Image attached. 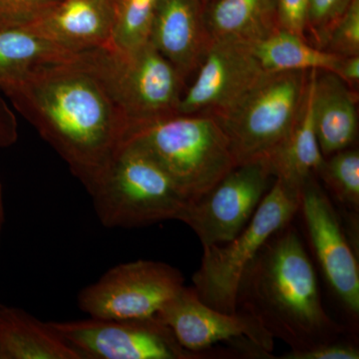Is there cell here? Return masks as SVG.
<instances>
[{
  "instance_id": "cell-15",
  "label": "cell",
  "mask_w": 359,
  "mask_h": 359,
  "mask_svg": "<svg viewBox=\"0 0 359 359\" xmlns=\"http://www.w3.org/2000/svg\"><path fill=\"white\" fill-rule=\"evenodd\" d=\"M114 18V0H60L26 26L59 48L78 54L109 46Z\"/></svg>"
},
{
  "instance_id": "cell-26",
  "label": "cell",
  "mask_w": 359,
  "mask_h": 359,
  "mask_svg": "<svg viewBox=\"0 0 359 359\" xmlns=\"http://www.w3.org/2000/svg\"><path fill=\"white\" fill-rule=\"evenodd\" d=\"M60 0H0V27L26 25L43 15Z\"/></svg>"
},
{
  "instance_id": "cell-12",
  "label": "cell",
  "mask_w": 359,
  "mask_h": 359,
  "mask_svg": "<svg viewBox=\"0 0 359 359\" xmlns=\"http://www.w3.org/2000/svg\"><path fill=\"white\" fill-rule=\"evenodd\" d=\"M299 211L327 285L347 314L358 320L359 266L355 248L349 242L339 214L316 176L309 177L302 186Z\"/></svg>"
},
{
  "instance_id": "cell-27",
  "label": "cell",
  "mask_w": 359,
  "mask_h": 359,
  "mask_svg": "<svg viewBox=\"0 0 359 359\" xmlns=\"http://www.w3.org/2000/svg\"><path fill=\"white\" fill-rule=\"evenodd\" d=\"M309 0H276L278 26L308 39Z\"/></svg>"
},
{
  "instance_id": "cell-13",
  "label": "cell",
  "mask_w": 359,
  "mask_h": 359,
  "mask_svg": "<svg viewBox=\"0 0 359 359\" xmlns=\"http://www.w3.org/2000/svg\"><path fill=\"white\" fill-rule=\"evenodd\" d=\"M195 73L180 101L178 114L219 117L266 74L247 44L215 40Z\"/></svg>"
},
{
  "instance_id": "cell-33",
  "label": "cell",
  "mask_w": 359,
  "mask_h": 359,
  "mask_svg": "<svg viewBox=\"0 0 359 359\" xmlns=\"http://www.w3.org/2000/svg\"><path fill=\"white\" fill-rule=\"evenodd\" d=\"M0 189H2V184H1V181H0Z\"/></svg>"
},
{
  "instance_id": "cell-6",
  "label": "cell",
  "mask_w": 359,
  "mask_h": 359,
  "mask_svg": "<svg viewBox=\"0 0 359 359\" xmlns=\"http://www.w3.org/2000/svg\"><path fill=\"white\" fill-rule=\"evenodd\" d=\"M130 129L178 114L186 80L150 41L128 52L111 47L81 53Z\"/></svg>"
},
{
  "instance_id": "cell-14",
  "label": "cell",
  "mask_w": 359,
  "mask_h": 359,
  "mask_svg": "<svg viewBox=\"0 0 359 359\" xmlns=\"http://www.w3.org/2000/svg\"><path fill=\"white\" fill-rule=\"evenodd\" d=\"M149 41L187 81L212 43L203 0H159Z\"/></svg>"
},
{
  "instance_id": "cell-10",
  "label": "cell",
  "mask_w": 359,
  "mask_h": 359,
  "mask_svg": "<svg viewBox=\"0 0 359 359\" xmlns=\"http://www.w3.org/2000/svg\"><path fill=\"white\" fill-rule=\"evenodd\" d=\"M157 316L179 344L192 353L219 358L233 355L212 349L219 342H230L241 355L271 358L273 339L254 318L238 311L229 314L212 309L201 301L192 287L184 285Z\"/></svg>"
},
{
  "instance_id": "cell-30",
  "label": "cell",
  "mask_w": 359,
  "mask_h": 359,
  "mask_svg": "<svg viewBox=\"0 0 359 359\" xmlns=\"http://www.w3.org/2000/svg\"><path fill=\"white\" fill-rule=\"evenodd\" d=\"M340 79L344 80L351 88L355 89L359 83V55L342 56L340 60L339 69L337 73Z\"/></svg>"
},
{
  "instance_id": "cell-21",
  "label": "cell",
  "mask_w": 359,
  "mask_h": 359,
  "mask_svg": "<svg viewBox=\"0 0 359 359\" xmlns=\"http://www.w3.org/2000/svg\"><path fill=\"white\" fill-rule=\"evenodd\" d=\"M73 55L26 25L0 27V92L33 70Z\"/></svg>"
},
{
  "instance_id": "cell-28",
  "label": "cell",
  "mask_w": 359,
  "mask_h": 359,
  "mask_svg": "<svg viewBox=\"0 0 359 359\" xmlns=\"http://www.w3.org/2000/svg\"><path fill=\"white\" fill-rule=\"evenodd\" d=\"M282 359H358L359 349L351 342L335 340L328 344L304 349L290 351L283 354Z\"/></svg>"
},
{
  "instance_id": "cell-29",
  "label": "cell",
  "mask_w": 359,
  "mask_h": 359,
  "mask_svg": "<svg viewBox=\"0 0 359 359\" xmlns=\"http://www.w3.org/2000/svg\"><path fill=\"white\" fill-rule=\"evenodd\" d=\"M18 140V118L8 103L0 96V149L11 147Z\"/></svg>"
},
{
  "instance_id": "cell-11",
  "label": "cell",
  "mask_w": 359,
  "mask_h": 359,
  "mask_svg": "<svg viewBox=\"0 0 359 359\" xmlns=\"http://www.w3.org/2000/svg\"><path fill=\"white\" fill-rule=\"evenodd\" d=\"M275 180L266 161L238 165L187 205L179 221L192 229L203 248L226 244L249 224Z\"/></svg>"
},
{
  "instance_id": "cell-22",
  "label": "cell",
  "mask_w": 359,
  "mask_h": 359,
  "mask_svg": "<svg viewBox=\"0 0 359 359\" xmlns=\"http://www.w3.org/2000/svg\"><path fill=\"white\" fill-rule=\"evenodd\" d=\"M328 193L349 212L348 219H358L359 151L353 147L325 158L316 173Z\"/></svg>"
},
{
  "instance_id": "cell-7",
  "label": "cell",
  "mask_w": 359,
  "mask_h": 359,
  "mask_svg": "<svg viewBox=\"0 0 359 359\" xmlns=\"http://www.w3.org/2000/svg\"><path fill=\"white\" fill-rule=\"evenodd\" d=\"M301 191L276 179L249 224L226 244L204 247L193 289L201 301L222 313H237L241 278L264 245L292 223L299 211Z\"/></svg>"
},
{
  "instance_id": "cell-16",
  "label": "cell",
  "mask_w": 359,
  "mask_h": 359,
  "mask_svg": "<svg viewBox=\"0 0 359 359\" xmlns=\"http://www.w3.org/2000/svg\"><path fill=\"white\" fill-rule=\"evenodd\" d=\"M358 90L330 71L314 70L313 114L325 158L353 147L358 132Z\"/></svg>"
},
{
  "instance_id": "cell-25",
  "label": "cell",
  "mask_w": 359,
  "mask_h": 359,
  "mask_svg": "<svg viewBox=\"0 0 359 359\" xmlns=\"http://www.w3.org/2000/svg\"><path fill=\"white\" fill-rule=\"evenodd\" d=\"M323 50L335 55H359V0H353L328 34Z\"/></svg>"
},
{
  "instance_id": "cell-19",
  "label": "cell",
  "mask_w": 359,
  "mask_h": 359,
  "mask_svg": "<svg viewBox=\"0 0 359 359\" xmlns=\"http://www.w3.org/2000/svg\"><path fill=\"white\" fill-rule=\"evenodd\" d=\"M314 70H311L308 96L297 124L282 145L264 160L275 179L280 180L297 190H302L309 177L316 176L325 161L316 138L313 121Z\"/></svg>"
},
{
  "instance_id": "cell-20",
  "label": "cell",
  "mask_w": 359,
  "mask_h": 359,
  "mask_svg": "<svg viewBox=\"0 0 359 359\" xmlns=\"http://www.w3.org/2000/svg\"><path fill=\"white\" fill-rule=\"evenodd\" d=\"M247 45L266 73L316 69L335 74L342 57L318 48L309 40L283 28Z\"/></svg>"
},
{
  "instance_id": "cell-5",
  "label": "cell",
  "mask_w": 359,
  "mask_h": 359,
  "mask_svg": "<svg viewBox=\"0 0 359 359\" xmlns=\"http://www.w3.org/2000/svg\"><path fill=\"white\" fill-rule=\"evenodd\" d=\"M309 71L266 73L238 102L216 117L238 165L264 161L297 124L308 96Z\"/></svg>"
},
{
  "instance_id": "cell-8",
  "label": "cell",
  "mask_w": 359,
  "mask_h": 359,
  "mask_svg": "<svg viewBox=\"0 0 359 359\" xmlns=\"http://www.w3.org/2000/svg\"><path fill=\"white\" fill-rule=\"evenodd\" d=\"M184 285L183 275L174 266L138 259L118 264L84 287L78 306L99 320H143L157 316Z\"/></svg>"
},
{
  "instance_id": "cell-3",
  "label": "cell",
  "mask_w": 359,
  "mask_h": 359,
  "mask_svg": "<svg viewBox=\"0 0 359 359\" xmlns=\"http://www.w3.org/2000/svg\"><path fill=\"white\" fill-rule=\"evenodd\" d=\"M87 192L106 228L134 229L177 219L190 204L145 149L126 140Z\"/></svg>"
},
{
  "instance_id": "cell-23",
  "label": "cell",
  "mask_w": 359,
  "mask_h": 359,
  "mask_svg": "<svg viewBox=\"0 0 359 359\" xmlns=\"http://www.w3.org/2000/svg\"><path fill=\"white\" fill-rule=\"evenodd\" d=\"M158 1L159 0H114V26L108 47L128 52L147 43Z\"/></svg>"
},
{
  "instance_id": "cell-9",
  "label": "cell",
  "mask_w": 359,
  "mask_h": 359,
  "mask_svg": "<svg viewBox=\"0 0 359 359\" xmlns=\"http://www.w3.org/2000/svg\"><path fill=\"white\" fill-rule=\"evenodd\" d=\"M83 359H205L212 354L187 351L158 318L143 320L49 321Z\"/></svg>"
},
{
  "instance_id": "cell-4",
  "label": "cell",
  "mask_w": 359,
  "mask_h": 359,
  "mask_svg": "<svg viewBox=\"0 0 359 359\" xmlns=\"http://www.w3.org/2000/svg\"><path fill=\"white\" fill-rule=\"evenodd\" d=\"M126 140L145 149L190 204L237 166L228 136L215 116L163 118L132 127Z\"/></svg>"
},
{
  "instance_id": "cell-2",
  "label": "cell",
  "mask_w": 359,
  "mask_h": 359,
  "mask_svg": "<svg viewBox=\"0 0 359 359\" xmlns=\"http://www.w3.org/2000/svg\"><path fill=\"white\" fill-rule=\"evenodd\" d=\"M237 311L292 351L335 341L344 332L323 308L316 269L290 224L269 238L245 269Z\"/></svg>"
},
{
  "instance_id": "cell-24",
  "label": "cell",
  "mask_w": 359,
  "mask_h": 359,
  "mask_svg": "<svg viewBox=\"0 0 359 359\" xmlns=\"http://www.w3.org/2000/svg\"><path fill=\"white\" fill-rule=\"evenodd\" d=\"M351 1L353 0H309L306 34L308 39L311 36L314 46L325 49L330 30L346 13Z\"/></svg>"
},
{
  "instance_id": "cell-31",
  "label": "cell",
  "mask_w": 359,
  "mask_h": 359,
  "mask_svg": "<svg viewBox=\"0 0 359 359\" xmlns=\"http://www.w3.org/2000/svg\"><path fill=\"white\" fill-rule=\"evenodd\" d=\"M4 216H6V212H4V192L2 189H0V243H1L2 230H4Z\"/></svg>"
},
{
  "instance_id": "cell-17",
  "label": "cell",
  "mask_w": 359,
  "mask_h": 359,
  "mask_svg": "<svg viewBox=\"0 0 359 359\" xmlns=\"http://www.w3.org/2000/svg\"><path fill=\"white\" fill-rule=\"evenodd\" d=\"M0 359H83L49 325L0 304Z\"/></svg>"
},
{
  "instance_id": "cell-18",
  "label": "cell",
  "mask_w": 359,
  "mask_h": 359,
  "mask_svg": "<svg viewBox=\"0 0 359 359\" xmlns=\"http://www.w3.org/2000/svg\"><path fill=\"white\" fill-rule=\"evenodd\" d=\"M205 18L215 41L252 44L280 28L276 0H214Z\"/></svg>"
},
{
  "instance_id": "cell-32",
  "label": "cell",
  "mask_w": 359,
  "mask_h": 359,
  "mask_svg": "<svg viewBox=\"0 0 359 359\" xmlns=\"http://www.w3.org/2000/svg\"><path fill=\"white\" fill-rule=\"evenodd\" d=\"M214 1V0H203V2H204L205 6H207L208 4H210V2Z\"/></svg>"
},
{
  "instance_id": "cell-1",
  "label": "cell",
  "mask_w": 359,
  "mask_h": 359,
  "mask_svg": "<svg viewBox=\"0 0 359 359\" xmlns=\"http://www.w3.org/2000/svg\"><path fill=\"white\" fill-rule=\"evenodd\" d=\"M86 190L126 141L130 124L81 53L2 90Z\"/></svg>"
}]
</instances>
